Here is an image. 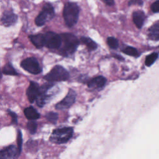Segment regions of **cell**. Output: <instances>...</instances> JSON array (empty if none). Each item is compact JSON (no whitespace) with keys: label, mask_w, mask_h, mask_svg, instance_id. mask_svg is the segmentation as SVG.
Wrapping results in <instances>:
<instances>
[{"label":"cell","mask_w":159,"mask_h":159,"mask_svg":"<svg viewBox=\"0 0 159 159\" xmlns=\"http://www.w3.org/2000/svg\"><path fill=\"white\" fill-rule=\"evenodd\" d=\"M148 35L149 39L152 40H159V21L155 22L149 28Z\"/></svg>","instance_id":"2e32d148"},{"label":"cell","mask_w":159,"mask_h":159,"mask_svg":"<svg viewBox=\"0 0 159 159\" xmlns=\"http://www.w3.org/2000/svg\"><path fill=\"white\" fill-rule=\"evenodd\" d=\"M22 143V134H21L20 130H18V134H17V152H18V155H19L20 152H21Z\"/></svg>","instance_id":"d4e9b609"},{"label":"cell","mask_w":159,"mask_h":159,"mask_svg":"<svg viewBox=\"0 0 159 159\" xmlns=\"http://www.w3.org/2000/svg\"><path fill=\"white\" fill-rule=\"evenodd\" d=\"M2 78V73H1V71L0 70V78Z\"/></svg>","instance_id":"f546056e"},{"label":"cell","mask_w":159,"mask_h":159,"mask_svg":"<svg viewBox=\"0 0 159 159\" xmlns=\"http://www.w3.org/2000/svg\"><path fill=\"white\" fill-rule=\"evenodd\" d=\"M139 5L141 6L143 4V1L142 0H130L129 2V5Z\"/></svg>","instance_id":"83f0119b"},{"label":"cell","mask_w":159,"mask_h":159,"mask_svg":"<svg viewBox=\"0 0 159 159\" xmlns=\"http://www.w3.org/2000/svg\"><path fill=\"white\" fill-rule=\"evenodd\" d=\"M20 66L25 71L33 75H37L42 72V68L37 60L34 57H29L23 60Z\"/></svg>","instance_id":"52a82bcc"},{"label":"cell","mask_w":159,"mask_h":159,"mask_svg":"<svg viewBox=\"0 0 159 159\" xmlns=\"http://www.w3.org/2000/svg\"><path fill=\"white\" fill-rule=\"evenodd\" d=\"M39 89L40 86L37 83L34 81L30 82V84L26 91V94L30 102L33 103L35 101L39 93Z\"/></svg>","instance_id":"30bf717a"},{"label":"cell","mask_w":159,"mask_h":159,"mask_svg":"<svg viewBox=\"0 0 159 159\" xmlns=\"http://www.w3.org/2000/svg\"><path fill=\"white\" fill-rule=\"evenodd\" d=\"M7 112H8V114H9V116H11V117L12 122L15 123V124H17V114L15 112L9 110V109L7 110Z\"/></svg>","instance_id":"4316f807"},{"label":"cell","mask_w":159,"mask_h":159,"mask_svg":"<svg viewBox=\"0 0 159 159\" xmlns=\"http://www.w3.org/2000/svg\"><path fill=\"white\" fill-rule=\"evenodd\" d=\"M55 87L53 83H46L40 87L39 94L35 99L39 107H42L55 94Z\"/></svg>","instance_id":"3957f363"},{"label":"cell","mask_w":159,"mask_h":159,"mask_svg":"<svg viewBox=\"0 0 159 159\" xmlns=\"http://www.w3.org/2000/svg\"><path fill=\"white\" fill-rule=\"evenodd\" d=\"M18 155L17 148L14 145H9L0 151V159L14 158Z\"/></svg>","instance_id":"8fae6325"},{"label":"cell","mask_w":159,"mask_h":159,"mask_svg":"<svg viewBox=\"0 0 159 159\" xmlns=\"http://www.w3.org/2000/svg\"><path fill=\"white\" fill-rule=\"evenodd\" d=\"M122 52L128 55L135 57H137L139 55V53L138 52L136 48H135L132 47H130V46L126 47L125 48H124Z\"/></svg>","instance_id":"44dd1931"},{"label":"cell","mask_w":159,"mask_h":159,"mask_svg":"<svg viewBox=\"0 0 159 159\" xmlns=\"http://www.w3.org/2000/svg\"><path fill=\"white\" fill-rule=\"evenodd\" d=\"M44 35L45 46L50 49H58L61 44V35L53 32H48Z\"/></svg>","instance_id":"ba28073f"},{"label":"cell","mask_w":159,"mask_h":159,"mask_svg":"<svg viewBox=\"0 0 159 159\" xmlns=\"http://www.w3.org/2000/svg\"><path fill=\"white\" fill-rule=\"evenodd\" d=\"M24 113L29 120H36L40 117V114L32 106L26 107L24 111Z\"/></svg>","instance_id":"e0dca14e"},{"label":"cell","mask_w":159,"mask_h":159,"mask_svg":"<svg viewBox=\"0 0 159 159\" xmlns=\"http://www.w3.org/2000/svg\"><path fill=\"white\" fill-rule=\"evenodd\" d=\"M132 19L137 27H138L139 29H140L143 26L145 19V16L143 11H137L133 13Z\"/></svg>","instance_id":"5bb4252c"},{"label":"cell","mask_w":159,"mask_h":159,"mask_svg":"<svg viewBox=\"0 0 159 159\" xmlns=\"http://www.w3.org/2000/svg\"><path fill=\"white\" fill-rule=\"evenodd\" d=\"M103 1L106 4L109 5V6H112L114 2V0H103Z\"/></svg>","instance_id":"f1b7e54d"},{"label":"cell","mask_w":159,"mask_h":159,"mask_svg":"<svg viewBox=\"0 0 159 159\" xmlns=\"http://www.w3.org/2000/svg\"><path fill=\"white\" fill-rule=\"evenodd\" d=\"M60 35L61 44L59 48H60L61 54L63 56L72 55L76 51L79 44V40L77 37L69 33H65Z\"/></svg>","instance_id":"6da1fadb"},{"label":"cell","mask_w":159,"mask_h":159,"mask_svg":"<svg viewBox=\"0 0 159 159\" xmlns=\"http://www.w3.org/2000/svg\"><path fill=\"white\" fill-rule=\"evenodd\" d=\"M27 127L31 134H34L37 130V122H35V120H29V121L27 122Z\"/></svg>","instance_id":"7402d4cb"},{"label":"cell","mask_w":159,"mask_h":159,"mask_svg":"<svg viewBox=\"0 0 159 159\" xmlns=\"http://www.w3.org/2000/svg\"><path fill=\"white\" fill-rule=\"evenodd\" d=\"M2 73L6 75H12L17 76L18 75L17 72L13 68L12 65L10 63L6 64L2 68Z\"/></svg>","instance_id":"d6986e66"},{"label":"cell","mask_w":159,"mask_h":159,"mask_svg":"<svg viewBox=\"0 0 159 159\" xmlns=\"http://www.w3.org/2000/svg\"><path fill=\"white\" fill-rule=\"evenodd\" d=\"M73 134V129L70 127L56 129L52 132L50 140L57 144L65 143L72 137Z\"/></svg>","instance_id":"277c9868"},{"label":"cell","mask_w":159,"mask_h":159,"mask_svg":"<svg viewBox=\"0 0 159 159\" xmlns=\"http://www.w3.org/2000/svg\"><path fill=\"white\" fill-rule=\"evenodd\" d=\"M46 118L52 124H55L58 119V114L53 112H48L46 115Z\"/></svg>","instance_id":"cb8c5ba5"},{"label":"cell","mask_w":159,"mask_h":159,"mask_svg":"<svg viewBox=\"0 0 159 159\" xmlns=\"http://www.w3.org/2000/svg\"><path fill=\"white\" fill-rule=\"evenodd\" d=\"M69 77V73L66 69L60 65H56L44 76V79L50 82L64 81L68 80Z\"/></svg>","instance_id":"5b68a950"},{"label":"cell","mask_w":159,"mask_h":159,"mask_svg":"<svg viewBox=\"0 0 159 159\" xmlns=\"http://www.w3.org/2000/svg\"><path fill=\"white\" fill-rule=\"evenodd\" d=\"M79 12V7L75 2H67L65 5L63 16L67 26L73 27L76 24L78 20Z\"/></svg>","instance_id":"7a4b0ae2"},{"label":"cell","mask_w":159,"mask_h":159,"mask_svg":"<svg viewBox=\"0 0 159 159\" xmlns=\"http://www.w3.org/2000/svg\"><path fill=\"white\" fill-rule=\"evenodd\" d=\"M30 40L33 45L37 48H40L45 46L44 35L39 34L36 35H31L29 36Z\"/></svg>","instance_id":"9a60e30c"},{"label":"cell","mask_w":159,"mask_h":159,"mask_svg":"<svg viewBox=\"0 0 159 159\" xmlns=\"http://www.w3.org/2000/svg\"><path fill=\"white\" fill-rule=\"evenodd\" d=\"M107 43L109 45V47L111 48L116 49L119 46V42L117 39L113 37H109L107 39Z\"/></svg>","instance_id":"603a6c76"},{"label":"cell","mask_w":159,"mask_h":159,"mask_svg":"<svg viewBox=\"0 0 159 159\" xmlns=\"http://www.w3.org/2000/svg\"><path fill=\"white\" fill-rule=\"evenodd\" d=\"M106 83V79L102 76H99L93 78L88 82V86L90 88H102L104 87Z\"/></svg>","instance_id":"4fadbf2b"},{"label":"cell","mask_w":159,"mask_h":159,"mask_svg":"<svg viewBox=\"0 0 159 159\" xmlns=\"http://www.w3.org/2000/svg\"><path fill=\"white\" fill-rule=\"evenodd\" d=\"M81 40L89 50H94L97 48V44L95 43V42L89 37H83L81 38Z\"/></svg>","instance_id":"ac0fdd59"},{"label":"cell","mask_w":159,"mask_h":159,"mask_svg":"<svg viewBox=\"0 0 159 159\" xmlns=\"http://www.w3.org/2000/svg\"><path fill=\"white\" fill-rule=\"evenodd\" d=\"M17 20V16L11 11H6L3 13L1 19V23L6 27L14 25Z\"/></svg>","instance_id":"7c38bea8"},{"label":"cell","mask_w":159,"mask_h":159,"mask_svg":"<svg viewBox=\"0 0 159 159\" xmlns=\"http://www.w3.org/2000/svg\"><path fill=\"white\" fill-rule=\"evenodd\" d=\"M55 12L53 6L50 3H46L41 11L35 20V24L37 26H42L47 22L51 20L54 16Z\"/></svg>","instance_id":"8992f818"},{"label":"cell","mask_w":159,"mask_h":159,"mask_svg":"<svg viewBox=\"0 0 159 159\" xmlns=\"http://www.w3.org/2000/svg\"><path fill=\"white\" fill-rule=\"evenodd\" d=\"M76 98V94L73 89H70L66 96L59 102H58L55 107L57 109L64 110L70 107L75 102Z\"/></svg>","instance_id":"9c48e42d"},{"label":"cell","mask_w":159,"mask_h":159,"mask_svg":"<svg viewBox=\"0 0 159 159\" xmlns=\"http://www.w3.org/2000/svg\"><path fill=\"white\" fill-rule=\"evenodd\" d=\"M151 9L153 12H159V0L154 2L152 4Z\"/></svg>","instance_id":"484cf974"},{"label":"cell","mask_w":159,"mask_h":159,"mask_svg":"<svg viewBox=\"0 0 159 159\" xmlns=\"http://www.w3.org/2000/svg\"><path fill=\"white\" fill-rule=\"evenodd\" d=\"M158 55L157 53H152L146 57L145 64L147 66H151L157 59Z\"/></svg>","instance_id":"ffe728a7"}]
</instances>
